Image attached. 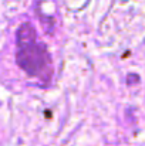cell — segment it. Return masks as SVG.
Listing matches in <instances>:
<instances>
[{"mask_svg": "<svg viewBox=\"0 0 145 146\" xmlns=\"http://www.w3.org/2000/svg\"><path fill=\"white\" fill-rule=\"evenodd\" d=\"M17 54L16 60L19 67L29 75L41 80L47 84L53 75L51 58L47 47L37 40V33L30 23H24L16 33Z\"/></svg>", "mask_w": 145, "mask_h": 146, "instance_id": "6da1fadb", "label": "cell"}]
</instances>
